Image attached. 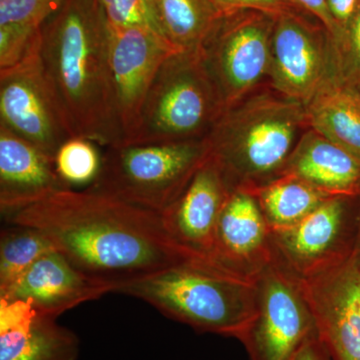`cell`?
<instances>
[{"instance_id":"obj_1","label":"cell","mask_w":360,"mask_h":360,"mask_svg":"<svg viewBox=\"0 0 360 360\" xmlns=\"http://www.w3.org/2000/svg\"><path fill=\"white\" fill-rule=\"evenodd\" d=\"M2 217L39 229L78 272L110 292L200 262L175 245L160 214L89 188L65 189Z\"/></svg>"},{"instance_id":"obj_2","label":"cell","mask_w":360,"mask_h":360,"mask_svg":"<svg viewBox=\"0 0 360 360\" xmlns=\"http://www.w3.org/2000/svg\"><path fill=\"white\" fill-rule=\"evenodd\" d=\"M40 59L71 136L123 146L110 63V25L98 0H66L42 26Z\"/></svg>"},{"instance_id":"obj_3","label":"cell","mask_w":360,"mask_h":360,"mask_svg":"<svg viewBox=\"0 0 360 360\" xmlns=\"http://www.w3.org/2000/svg\"><path fill=\"white\" fill-rule=\"evenodd\" d=\"M304 127V104L281 94L250 96L219 116L205 137L208 155L231 191H251L283 175Z\"/></svg>"},{"instance_id":"obj_4","label":"cell","mask_w":360,"mask_h":360,"mask_svg":"<svg viewBox=\"0 0 360 360\" xmlns=\"http://www.w3.org/2000/svg\"><path fill=\"white\" fill-rule=\"evenodd\" d=\"M198 333L240 340L257 314V281L201 262L176 265L115 291Z\"/></svg>"},{"instance_id":"obj_5","label":"cell","mask_w":360,"mask_h":360,"mask_svg":"<svg viewBox=\"0 0 360 360\" xmlns=\"http://www.w3.org/2000/svg\"><path fill=\"white\" fill-rule=\"evenodd\" d=\"M208 156L206 139L106 148L87 188L161 214L184 191Z\"/></svg>"},{"instance_id":"obj_6","label":"cell","mask_w":360,"mask_h":360,"mask_svg":"<svg viewBox=\"0 0 360 360\" xmlns=\"http://www.w3.org/2000/svg\"><path fill=\"white\" fill-rule=\"evenodd\" d=\"M224 111L198 51L175 52L158 71L129 144L205 139Z\"/></svg>"},{"instance_id":"obj_7","label":"cell","mask_w":360,"mask_h":360,"mask_svg":"<svg viewBox=\"0 0 360 360\" xmlns=\"http://www.w3.org/2000/svg\"><path fill=\"white\" fill-rule=\"evenodd\" d=\"M276 18L255 9L225 13L200 47L201 61L224 110L250 96L269 75Z\"/></svg>"},{"instance_id":"obj_8","label":"cell","mask_w":360,"mask_h":360,"mask_svg":"<svg viewBox=\"0 0 360 360\" xmlns=\"http://www.w3.org/2000/svg\"><path fill=\"white\" fill-rule=\"evenodd\" d=\"M360 196H333L302 221L270 231L272 260L296 281L319 276L354 255Z\"/></svg>"},{"instance_id":"obj_9","label":"cell","mask_w":360,"mask_h":360,"mask_svg":"<svg viewBox=\"0 0 360 360\" xmlns=\"http://www.w3.org/2000/svg\"><path fill=\"white\" fill-rule=\"evenodd\" d=\"M257 314L240 341L250 360H291L319 335L298 281L272 260L257 279Z\"/></svg>"},{"instance_id":"obj_10","label":"cell","mask_w":360,"mask_h":360,"mask_svg":"<svg viewBox=\"0 0 360 360\" xmlns=\"http://www.w3.org/2000/svg\"><path fill=\"white\" fill-rule=\"evenodd\" d=\"M295 11L277 16L269 75L278 94L309 103L326 82H331V40L326 28Z\"/></svg>"},{"instance_id":"obj_11","label":"cell","mask_w":360,"mask_h":360,"mask_svg":"<svg viewBox=\"0 0 360 360\" xmlns=\"http://www.w3.org/2000/svg\"><path fill=\"white\" fill-rule=\"evenodd\" d=\"M0 125L53 158L72 137L45 77L40 51L0 70Z\"/></svg>"},{"instance_id":"obj_12","label":"cell","mask_w":360,"mask_h":360,"mask_svg":"<svg viewBox=\"0 0 360 360\" xmlns=\"http://www.w3.org/2000/svg\"><path fill=\"white\" fill-rule=\"evenodd\" d=\"M175 52L179 51L148 28L110 25L111 80L123 144L134 139L151 85Z\"/></svg>"},{"instance_id":"obj_13","label":"cell","mask_w":360,"mask_h":360,"mask_svg":"<svg viewBox=\"0 0 360 360\" xmlns=\"http://www.w3.org/2000/svg\"><path fill=\"white\" fill-rule=\"evenodd\" d=\"M298 283L331 360H360V262L354 255Z\"/></svg>"},{"instance_id":"obj_14","label":"cell","mask_w":360,"mask_h":360,"mask_svg":"<svg viewBox=\"0 0 360 360\" xmlns=\"http://www.w3.org/2000/svg\"><path fill=\"white\" fill-rule=\"evenodd\" d=\"M231 193L221 170L208 155L177 200L161 213L169 238L196 262L213 265L217 224Z\"/></svg>"},{"instance_id":"obj_15","label":"cell","mask_w":360,"mask_h":360,"mask_svg":"<svg viewBox=\"0 0 360 360\" xmlns=\"http://www.w3.org/2000/svg\"><path fill=\"white\" fill-rule=\"evenodd\" d=\"M272 262L270 229L250 191L229 193L217 224L212 264L245 281H257Z\"/></svg>"},{"instance_id":"obj_16","label":"cell","mask_w":360,"mask_h":360,"mask_svg":"<svg viewBox=\"0 0 360 360\" xmlns=\"http://www.w3.org/2000/svg\"><path fill=\"white\" fill-rule=\"evenodd\" d=\"M25 300L0 298V360H77L79 340Z\"/></svg>"},{"instance_id":"obj_17","label":"cell","mask_w":360,"mask_h":360,"mask_svg":"<svg viewBox=\"0 0 360 360\" xmlns=\"http://www.w3.org/2000/svg\"><path fill=\"white\" fill-rule=\"evenodd\" d=\"M68 188L59 179L53 158L0 125L2 215L34 205Z\"/></svg>"},{"instance_id":"obj_18","label":"cell","mask_w":360,"mask_h":360,"mask_svg":"<svg viewBox=\"0 0 360 360\" xmlns=\"http://www.w3.org/2000/svg\"><path fill=\"white\" fill-rule=\"evenodd\" d=\"M108 292L54 250L37 260L0 298L25 300L39 314L58 319L68 310Z\"/></svg>"},{"instance_id":"obj_19","label":"cell","mask_w":360,"mask_h":360,"mask_svg":"<svg viewBox=\"0 0 360 360\" xmlns=\"http://www.w3.org/2000/svg\"><path fill=\"white\" fill-rule=\"evenodd\" d=\"M283 174L295 175L331 196H360V162L309 129L298 139Z\"/></svg>"},{"instance_id":"obj_20","label":"cell","mask_w":360,"mask_h":360,"mask_svg":"<svg viewBox=\"0 0 360 360\" xmlns=\"http://www.w3.org/2000/svg\"><path fill=\"white\" fill-rule=\"evenodd\" d=\"M309 129L345 149L360 162V94L326 82L304 104Z\"/></svg>"},{"instance_id":"obj_21","label":"cell","mask_w":360,"mask_h":360,"mask_svg":"<svg viewBox=\"0 0 360 360\" xmlns=\"http://www.w3.org/2000/svg\"><path fill=\"white\" fill-rule=\"evenodd\" d=\"M163 39L179 52H198L224 13L212 0H151Z\"/></svg>"},{"instance_id":"obj_22","label":"cell","mask_w":360,"mask_h":360,"mask_svg":"<svg viewBox=\"0 0 360 360\" xmlns=\"http://www.w3.org/2000/svg\"><path fill=\"white\" fill-rule=\"evenodd\" d=\"M250 193L257 200L270 231L293 226L333 198L290 174H283Z\"/></svg>"},{"instance_id":"obj_23","label":"cell","mask_w":360,"mask_h":360,"mask_svg":"<svg viewBox=\"0 0 360 360\" xmlns=\"http://www.w3.org/2000/svg\"><path fill=\"white\" fill-rule=\"evenodd\" d=\"M54 250L39 229L7 224L0 234V295L11 290L37 260Z\"/></svg>"},{"instance_id":"obj_24","label":"cell","mask_w":360,"mask_h":360,"mask_svg":"<svg viewBox=\"0 0 360 360\" xmlns=\"http://www.w3.org/2000/svg\"><path fill=\"white\" fill-rule=\"evenodd\" d=\"M103 155L97 144L84 137L73 136L58 148L54 165L66 186H91L101 172Z\"/></svg>"},{"instance_id":"obj_25","label":"cell","mask_w":360,"mask_h":360,"mask_svg":"<svg viewBox=\"0 0 360 360\" xmlns=\"http://www.w3.org/2000/svg\"><path fill=\"white\" fill-rule=\"evenodd\" d=\"M331 51V82L360 94V0Z\"/></svg>"},{"instance_id":"obj_26","label":"cell","mask_w":360,"mask_h":360,"mask_svg":"<svg viewBox=\"0 0 360 360\" xmlns=\"http://www.w3.org/2000/svg\"><path fill=\"white\" fill-rule=\"evenodd\" d=\"M42 27L0 25V70L18 66L40 51Z\"/></svg>"},{"instance_id":"obj_27","label":"cell","mask_w":360,"mask_h":360,"mask_svg":"<svg viewBox=\"0 0 360 360\" xmlns=\"http://www.w3.org/2000/svg\"><path fill=\"white\" fill-rule=\"evenodd\" d=\"M108 25L148 28L161 35L151 0H98ZM162 37V35H161Z\"/></svg>"},{"instance_id":"obj_28","label":"cell","mask_w":360,"mask_h":360,"mask_svg":"<svg viewBox=\"0 0 360 360\" xmlns=\"http://www.w3.org/2000/svg\"><path fill=\"white\" fill-rule=\"evenodd\" d=\"M66 0H0V25L42 27Z\"/></svg>"},{"instance_id":"obj_29","label":"cell","mask_w":360,"mask_h":360,"mask_svg":"<svg viewBox=\"0 0 360 360\" xmlns=\"http://www.w3.org/2000/svg\"><path fill=\"white\" fill-rule=\"evenodd\" d=\"M221 9L222 13L239 11V9H255L279 16L281 14L298 11L288 0H212Z\"/></svg>"},{"instance_id":"obj_30","label":"cell","mask_w":360,"mask_h":360,"mask_svg":"<svg viewBox=\"0 0 360 360\" xmlns=\"http://www.w3.org/2000/svg\"><path fill=\"white\" fill-rule=\"evenodd\" d=\"M288 1L298 11L310 14L315 20H319V22L326 28L331 40L338 39L342 28L331 15L328 9V0H288Z\"/></svg>"},{"instance_id":"obj_31","label":"cell","mask_w":360,"mask_h":360,"mask_svg":"<svg viewBox=\"0 0 360 360\" xmlns=\"http://www.w3.org/2000/svg\"><path fill=\"white\" fill-rule=\"evenodd\" d=\"M291 360H331V357L319 336L315 335L305 341Z\"/></svg>"},{"instance_id":"obj_32","label":"cell","mask_w":360,"mask_h":360,"mask_svg":"<svg viewBox=\"0 0 360 360\" xmlns=\"http://www.w3.org/2000/svg\"><path fill=\"white\" fill-rule=\"evenodd\" d=\"M357 2L359 0H328L329 11L341 28L352 18Z\"/></svg>"},{"instance_id":"obj_33","label":"cell","mask_w":360,"mask_h":360,"mask_svg":"<svg viewBox=\"0 0 360 360\" xmlns=\"http://www.w3.org/2000/svg\"><path fill=\"white\" fill-rule=\"evenodd\" d=\"M354 257L360 262V213H359V234H357L356 245H355Z\"/></svg>"}]
</instances>
